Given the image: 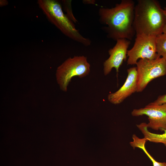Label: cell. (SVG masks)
<instances>
[{"mask_svg":"<svg viewBox=\"0 0 166 166\" xmlns=\"http://www.w3.org/2000/svg\"><path fill=\"white\" fill-rule=\"evenodd\" d=\"M164 11L166 17V9L165 8H164ZM163 33L166 34V23L164 28Z\"/></svg>","mask_w":166,"mask_h":166,"instance_id":"cell-17","label":"cell"},{"mask_svg":"<svg viewBox=\"0 0 166 166\" xmlns=\"http://www.w3.org/2000/svg\"><path fill=\"white\" fill-rule=\"evenodd\" d=\"M150 103L156 105H160L166 103V94L160 96L156 100Z\"/></svg>","mask_w":166,"mask_h":166,"instance_id":"cell-14","label":"cell"},{"mask_svg":"<svg viewBox=\"0 0 166 166\" xmlns=\"http://www.w3.org/2000/svg\"><path fill=\"white\" fill-rule=\"evenodd\" d=\"M132 115L134 116H148V128L157 131L166 130V103L160 105L149 103L144 108L133 109Z\"/></svg>","mask_w":166,"mask_h":166,"instance_id":"cell-7","label":"cell"},{"mask_svg":"<svg viewBox=\"0 0 166 166\" xmlns=\"http://www.w3.org/2000/svg\"><path fill=\"white\" fill-rule=\"evenodd\" d=\"M90 65L84 56H74L66 59L57 68L56 77L60 89L66 92L71 78L75 76L82 78L90 72Z\"/></svg>","mask_w":166,"mask_h":166,"instance_id":"cell-4","label":"cell"},{"mask_svg":"<svg viewBox=\"0 0 166 166\" xmlns=\"http://www.w3.org/2000/svg\"><path fill=\"white\" fill-rule=\"evenodd\" d=\"M136 126L147 141L162 143L166 146V130H164V132L162 134H156L151 132L148 130L147 124L145 123H141Z\"/></svg>","mask_w":166,"mask_h":166,"instance_id":"cell-10","label":"cell"},{"mask_svg":"<svg viewBox=\"0 0 166 166\" xmlns=\"http://www.w3.org/2000/svg\"><path fill=\"white\" fill-rule=\"evenodd\" d=\"M165 8V9H166V8Z\"/></svg>","mask_w":166,"mask_h":166,"instance_id":"cell-18","label":"cell"},{"mask_svg":"<svg viewBox=\"0 0 166 166\" xmlns=\"http://www.w3.org/2000/svg\"><path fill=\"white\" fill-rule=\"evenodd\" d=\"M133 141L130 142V145L133 148H138L142 149L152 162L153 166H166V163L156 161L148 152L145 147L147 141L144 138H140L136 136L132 137Z\"/></svg>","mask_w":166,"mask_h":166,"instance_id":"cell-11","label":"cell"},{"mask_svg":"<svg viewBox=\"0 0 166 166\" xmlns=\"http://www.w3.org/2000/svg\"><path fill=\"white\" fill-rule=\"evenodd\" d=\"M156 52L158 57L166 60V34L163 33L156 37Z\"/></svg>","mask_w":166,"mask_h":166,"instance_id":"cell-12","label":"cell"},{"mask_svg":"<svg viewBox=\"0 0 166 166\" xmlns=\"http://www.w3.org/2000/svg\"><path fill=\"white\" fill-rule=\"evenodd\" d=\"M156 38L144 35H136L133 46L127 52V65H136L141 59H153L158 57Z\"/></svg>","mask_w":166,"mask_h":166,"instance_id":"cell-6","label":"cell"},{"mask_svg":"<svg viewBox=\"0 0 166 166\" xmlns=\"http://www.w3.org/2000/svg\"><path fill=\"white\" fill-rule=\"evenodd\" d=\"M128 76L124 84L115 92L109 93L108 100L111 103L118 104L133 93L137 91V72L136 67H131L127 70Z\"/></svg>","mask_w":166,"mask_h":166,"instance_id":"cell-9","label":"cell"},{"mask_svg":"<svg viewBox=\"0 0 166 166\" xmlns=\"http://www.w3.org/2000/svg\"><path fill=\"white\" fill-rule=\"evenodd\" d=\"M37 3L49 21L65 36L85 46L91 45V40L81 34L73 22L64 13L61 5L58 1L38 0Z\"/></svg>","mask_w":166,"mask_h":166,"instance_id":"cell-3","label":"cell"},{"mask_svg":"<svg viewBox=\"0 0 166 166\" xmlns=\"http://www.w3.org/2000/svg\"><path fill=\"white\" fill-rule=\"evenodd\" d=\"M114 46L108 51L109 57L103 63V71L105 75L108 74L113 68L117 73L124 61L127 59L128 49L130 44V40L125 38L116 41Z\"/></svg>","mask_w":166,"mask_h":166,"instance_id":"cell-8","label":"cell"},{"mask_svg":"<svg viewBox=\"0 0 166 166\" xmlns=\"http://www.w3.org/2000/svg\"><path fill=\"white\" fill-rule=\"evenodd\" d=\"M166 17L159 2L139 0L135 5L133 26L136 35L156 37L163 33Z\"/></svg>","mask_w":166,"mask_h":166,"instance_id":"cell-2","label":"cell"},{"mask_svg":"<svg viewBox=\"0 0 166 166\" xmlns=\"http://www.w3.org/2000/svg\"><path fill=\"white\" fill-rule=\"evenodd\" d=\"M71 0H63L61 1L62 9L66 12V15L74 23H76L78 21L74 17L71 7Z\"/></svg>","mask_w":166,"mask_h":166,"instance_id":"cell-13","label":"cell"},{"mask_svg":"<svg viewBox=\"0 0 166 166\" xmlns=\"http://www.w3.org/2000/svg\"><path fill=\"white\" fill-rule=\"evenodd\" d=\"M0 6H3L7 5L8 2L6 0H0Z\"/></svg>","mask_w":166,"mask_h":166,"instance_id":"cell-16","label":"cell"},{"mask_svg":"<svg viewBox=\"0 0 166 166\" xmlns=\"http://www.w3.org/2000/svg\"><path fill=\"white\" fill-rule=\"evenodd\" d=\"M96 2L95 0H83L82 1V2L85 4L95 5Z\"/></svg>","mask_w":166,"mask_h":166,"instance_id":"cell-15","label":"cell"},{"mask_svg":"<svg viewBox=\"0 0 166 166\" xmlns=\"http://www.w3.org/2000/svg\"><path fill=\"white\" fill-rule=\"evenodd\" d=\"M135 4L132 0H122L111 8H100L99 21L107 26L103 27L108 37L117 41L131 40L136 33L133 26Z\"/></svg>","mask_w":166,"mask_h":166,"instance_id":"cell-1","label":"cell"},{"mask_svg":"<svg viewBox=\"0 0 166 166\" xmlns=\"http://www.w3.org/2000/svg\"><path fill=\"white\" fill-rule=\"evenodd\" d=\"M136 65V92H142L152 80L166 75V60L162 57H158L153 59H141Z\"/></svg>","mask_w":166,"mask_h":166,"instance_id":"cell-5","label":"cell"}]
</instances>
